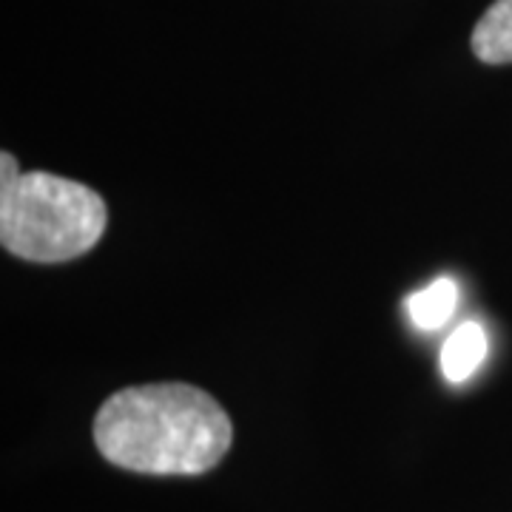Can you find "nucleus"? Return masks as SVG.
<instances>
[{"label":"nucleus","mask_w":512,"mask_h":512,"mask_svg":"<svg viewBox=\"0 0 512 512\" xmlns=\"http://www.w3.org/2000/svg\"><path fill=\"white\" fill-rule=\"evenodd\" d=\"M234 439L228 413L183 382L137 384L109 396L94 419L106 461L148 476H200L217 467Z\"/></svg>","instance_id":"f257e3e1"},{"label":"nucleus","mask_w":512,"mask_h":512,"mask_svg":"<svg viewBox=\"0 0 512 512\" xmlns=\"http://www.w3.org/2000/svg\"><path fill=\"white\" fill-rule=\"evenodd\" d=\"M0 239L29 262H66L92 251L106 231V202L89 185L46 171L20 174L9 151L0 154Z\"/></svg>","instance_id":"f03ea898"},{"label":"nucleus","mask_w":512,"mask_h":512,"mask_svg":"<svg viewBox=\"0 0 512 512\" xmlns=\"http://www.w3.org/2000/svg\"><path fill=\"white\" fill-rule=\"evenodd\" d=\"M487 350H490V339H487V330L478 322H464L458 325L444 348H441V373L450 384H461L467 379H473L481 362L487 359Z\"/></svg>","instance_id":"7ed1b4c3"},{"label":"nucleus","mask_w":512,"mask_h":512,"mask_svg":"<svg viewBox=\"0 0 512 512\" xmlns=\"http://www.w3.org/2000/svg\"><path fill=\"white\" fill-rule=\"evenodd\" d=\"M473 52L481 63H512V0H495L473 29Z\"/></svg>","instance_id":"20e7f679"},{"label":"nucleus","mask_w":512,"mask_h":512,"mask_svg":"<svg viewBox=\"0 0 512 512\" xmlns=\"http://www.w3.org/2000/svg\"><path fill=\"white\" fill-rule=\"evenodd\" d=\"M407 316L410 322L421 330H439L450 322V316L458 308V285L450 276H439L433 279L427 288L410 293L407 302Z\"/></svg>","instance_id":"39448f33"}]
</instances>
